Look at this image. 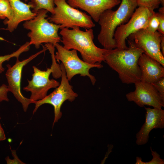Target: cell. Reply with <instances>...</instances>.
<instances>
[{"label": "cell", "instance_id": "cell-1", "mask_svg": "<svg viewBox=\"0 0 164 164\" xmlns=\"http://www.w3.org/2000/svg\"><path fill=\"white\" fill-rule=\"evenodd\" d=\"M129 46L125 49L117 48L107 50L103 55L104 61L117 72L121 82L129 84L140 81L141 72L138 59L144 51L132 40H128Z\"/></svg>", "mask_w": 164, "mask_h": 164}, {"label": "cell", "instance_id": "cell-2", "mask_svg": "<svg viewBox=\"0 0 164 164\" xmlns=\"http://www.w3.org/2000/svg\"><path fill=\"white\" fill-rule=\"evenodd\" d=\"M61 30L60 42L64 48L78 51L80 53L83 60L90 64L101 63L104 61L103 55L107 49L99 48L94 44L92 28L83 31L80 27L75 26L72 29L64 28Z\"/></svg>", "mask_w": 164, "mask_h": 164}, {"label": "cell", "instance_id": "cell-3", "mask_svg": "<svg viewBox=\"0 0 164 164\" xmlns=\"http://www.w3.org/2000/svg\"><path fill=\"white\" fill-rule=\"evenodd\" d=\"M137 6L136 0H121L117 10H106L100 15L98 22L101 30L97 39L104 48L111 50L117 48L114 37L115 31L129 20Z\"/></svg>", "mask_w": 164, "mask_h": 164}, {"label": "cell", "instance_id": "cell-4", "mask_svg": "<svg viewBox=\"0 0 164 164\" xmlns=\"http://www.w3.org/2000/svg\"><path fill=\"white\" fill-rule=\"evenodd\" d=\"M44 46L51 54L52 62L51 67L47 68L46 70L42 71L33 66L34 72L32 79L30 80H28V85L23 88L24 91L31 93L30 99L34 101L42 99L47 95L50 89L56 88L60 85V83L57 80L50 79L51 73L53 77L56 79L61 76L60 65L56 63L55 57V46L49 43L45 44Z\"/></svg>", "mask_w": 164, "mask_h": 164}, {"label": "cell", "instance_id": "cell-5", "mask_svg": "<svg viewBox=\"0 0 164 164\" xmlns=\"http://www.w3.org/2000/svg\"><path fill=\"white\" fill-rule=\"evenodd\" d=\"M48 12L41 9L34 18L26 21L23 24L25 29L30 31L27 34L30 39V45H34L36 49L43 43H51L55 46L61 40L58 34L60 26L50 22L46 19Z\"/></svg>", "mask_w": 164, "mask_h": 164}, {"label": "cell", "instance_id": "cell-6", "mask_svg": "<svg viewBox=\"0 0 164 164\" xmlns=\"http://www.w3.org/2000/svg\"><path fill=\"white\" fill-rule=\"evenodd\" d=\"M54 3L56 5L54 12L47 19L50 22L59 25L60 29L75 26L86 29L95 26L90 15L72 7L67 0H54Z\"/></svg>", "mask_w": 164, "mask_h": 164}, {"label": "cell", "instance_id": "cell-7", "mask_svg": "<svg viewBox=\"0 0 164 164\" xmlns=\"http://www.w3.org/2000/svg\"><path fill=\"white\" fill-rule=\"evenodd\" d=\"M55 47L57 50L55 54V58L61 62L65 69L66 77L69 81L74 76L80 74L81 76L88 77L92 84L94 85L96 80L94 76L90 74L89 70L93 68L103 67L101 63H88L79 58L76 50H67L58 43L55 44Z\"/></svg>", "mask_w": 164, "mask_h": 164}, {"label": "cell", "instance_id": "cell-8", "mask_svg": "<svg viewBox=\"0 0 164 164\" xmlns=\"http://www.w3.org/2000/svg\"><path fill=\"white\" fill-rule=\"evenodd\" d=\"M61 70V81L59 86L51 93L47 95L41 100L36 101L33 114L35 113L38 109L44 104L52 105L54 108V120L53 125L61 118L62 113L61 108L63 103L66 101L70 102L74 101L77 97V94L73 90L67 79L63 65H60Z\"/></svg>", "mask_w": 164, "mask_h": 164}, {"label": "cell", "instance_id": "cell-9", "mask_svg": "<svg viewBox=\"0 0 164 164\" xmlns=\"http://www.w3.org/2000/svg\"><path fill=\"white\" fill-rule=\"evenodd\" d=\"M152 13L146 7L139 6L135 9L132 16L126 23L117 28L114 37L117 48L121 50L127 48L126 40L127 38L141 29H147Z\"/></svg>", "mask_w": 164, "mask_h": 164}, {"label": "cell", "instance_id": "cell-10", "mask_svg": "<svg viewBox=\"0 0 164 164\" xmlns=\"http://www.w3.org/2000/svg\"><path fill=\"white\" fill-rule=\"evenodd\" d=\"M43 47V50L22 61H20L19 58H16L15 63L12 66L9 64L6 66L8 69L5 76L8 84L9 91L11 92L16 99L21 103L25 112L26 111L30 104H35L36 101L25 97L21 93V83L22 70L23 67L31 61L47 50L44 46Z\"/></svg>", "mask_w": 164, "mask_h": 164}, {"label": "cell", "instance_id": "cell-11", "mask_svg": "<svg viewBox=\"0 0 164 164\" xmlns=\"http://www.w3.org/2000/svg\"><path fill=\"white\" fill-rule=\"evenodd\" d=\"M162 35L158 31L152 32L146 29H141L128 36L129 40L141 48L146 53L154 59L164 67V56L160 49Z\"/></svg>", "mask_w": 164, "mask_h": 164}, {"label": "cell", "instance_id": "cell-12", "mask_svg": "<svg viewBox=\"0 0 164 164\" xmlns=\"http://www.w3.org/2000/svg\"><path fill=\"white\" fill-rule=\"evenodd\" d=\"M134 84L135 90L126 95L128 101L134 102L141 107L147 105L161 108L164 107V100L152 84L139 81Z\"/></svg>", "mask_w": 164, "mask_h": 164}, {"label": "cell", "instance_id": "cell-13", "mask_svg": "<svg viewBox=\"0 0 164 164\" xmlns=\"http://www.w3.org/2000/svg\"><path fill=\"white\" fill-rule=\"evenodd\" d=\"M145 121L136 135V143L138 145L146 144L149 139V134L154 129L164 128V110L161 108H146Z\"/></svg>", "mask_w": 164, "mask_h": 164}, {"label": "cell", "instance_id": "cell-14", "mask_svg": "<svg viewBox=\"0 0 164 164\" xmlns=\"http://www.w3.org/2000/svg\"><path fill=\"white\" fill-rule=\"evenodd\" d=\"M71 7L87 12L95 22H98L101 14L111 9L121 2L120 0H67Z\"/></svg>", "mask_w": 164, "mask_h": 164}, {"label": "cell", "instance_id": "cell-15", "mask_svg": "<svg viewBox=\"0 0 164 164\" xmlns=\"http://www.w3.org/2000/svg\"><path fill=\"white\" fill-rule=\"evenodd\" d=\"M138 64L141 72V81L152 84L164 77V67L144 53L140 56Z\"/></svg>", "mask_w": 164, "mask_h": 164}, {"label": "cell", "instance_id": "cell-16", "mask_svg": "<svg viewBox=\"0 0 164 164\" xmlns=\"http://www.w3.org/2000/svg\"><path fill=\"white\" fill-rule=\"evenodd\" d=\"M9 1L13 11L14 17L11 21L6 19L4 23L7 26L6 29L12 32L16 29L20 22L34 18L37 13L33 12L31 10L32 6L29 3L27 4L20 0Z\"/></svg>", "mask_w": 164, "mask_h": 164}, {"label": "cell", "instance_id": "cell-17", "mask_svg": "<svg viewBox=\"0 0 164 164\" xmlns=\"http://www.w3.org/2000/svg\"><path fill=\"white\" fill-rule=\"evenodd\" d=\"M30 3L32 5V11L37 13L41 9H44L50 12H54V0H31Z\"/></svg>", "mask_w": 164, "mask_h": 164}, {"label": "cell", "instance_id": "cell-18", "mask_svg": "<svg viewBox=\"0 0 164 164\" xmlns=\"http://www.w3.org/2000/svg\"><path fill=\"white\" fill-rule=\"evenodd\" d=\"M29 42H27L21 46L16 51L11 54L0 56V74L4 71L5 69L2 66V63L5 61H8L13 57L19 58V56L23 53L28 51L30 48Z\"/></svg>", "mask_w": 164, "mask_h": 164}, {"label": "cell", "instance_id": "cell-19", "mask_svg": "<svg viewBox=\"0 0 164 164\" xmlns=\"http://www.w3.org/2000/svg\"><path fill=\"white\" fill-rule=\"evenodd\" d=\"M0 17L1 19L6 18L8 21L13 19L14 12L9 0H0Z\"/></svg>", "mask_w": 164, "mask_h": 164}, {"label": "cell", "instance_id": "cell-20", "mask_svg": "<svg viewBox=\"0 0 164 164\" xmlns=\"http://www.w3.org/2000/svg\"><path fill=\"white\" fill-rule=\"evenodd\" d=\"M136 2L137 6L146 7L152 13L161 4L160 0H136Z\"/></svg>", "mask_w": 164, "mask_h": 164}, {"label": "cell", "instance_id": "cell-21", "mask_svg": "<svg viewBox=\"0 0 164 164\" xmlns=\"http://www.w3.org/2000/svg\"><path fill=\"white\" fill-rule=\"evenodd\" d=\"M159 24V19L157 12L154 11L149 20L146 29L152 32H155L158 30Z\"/></svg>", "mask_w": 164, "mask_h": 164}, {"label": "cell", "instance_id": "cell-22", "mask_svg": "<svg viewBox=\"0 0 164 164\" xmlns=\"http://www.w3.org/2000/svg\"><path fill=\"white\" fill-rule=\"evenodd\" d=\"M150 150L153 157L151 160L146 162L142 161L141 164H164V160L161 158L160 155L156 152L153 151L151 147Z\"/></svg>", "mask_w": 164, "mask_h": 164}, {"label": "cell", "instance_id": "cell-23", "mask_svg": "<svg viewBox=\"0 0 164 164\" xmlns=\"http://www.w3.org/2000/svg\"><path fill=\"white\" fill-rule=\"evenodd\" d=\"M152 84L164 100V77Z\"/></svg>", "mask_w": 164, "mask_h": 164}, {"label": "cell", "instance_id": "cell-24", "mask_svg": "<svg viewBox=\"0 0 164 164\" xmlns=\"http://www.w3.org/2000/svg\"><path fill=\"white\" fill-rule=\"evenodd\" d=\"M159 19V24L158 31L162 35H164V6H162L159 9L157 12Z\"/></svg>", "mask_w": 164, "mask_h": 164}, {"label": "cell", "instance_id": "cell-25", "mask_svg": "<svg viewBox=\"0 0 164 164\" xmlns=\"http://www.w3.org/2000/svg\"><path fill=\"white\" fill-rule=\"evenodd\" d=\"M11 150L12 156L13 157V159H11L9 156L6 157L5 159L7 164H25L19 159L16 154V151L15 150L11 149Z\"/></svg>", "mask_w": 164, "mask_h": 164}, {"label": "cell", "instance_id": "cell-26", "mask_svg": "<svg viewBox=\"0 0 164 164\" xmlns=\"http://www.w3.org/2000/svg\"><path fill=\"white\" fill-rule=\"evenodd\" d=\"M9 92L8 86L3 84L0 87V102L3 101H8L7 93Z\"/></svg>", "mask_w": 164, "mask_h": 164}, {"label": "cell", "instance_id": "cell-27", "mask_svg": "<svg viewBox=\"0 0 164 164\" xmlns=\"http://www.w3.org/2000/svg\"><path fill=\"white\" fill-rule=\"evenodd\" d=\"M6 139L4 130L0 123V141L5 140Z\"/></svg>", "mask_w": 164, "mask_h": 164}, {"label": "cell", "instance_id": "cell-28", "mask_svg": "<svg viewBox=\"0 0 164 164\" xmlns=\"http://www.w3.org/2000/svg\"><path fill=\"white\" fill-rule=\"evenodd\" d=\"M160 46L161 52L164 56V35L161 36Z\"/></svg>", "mask_w": 164, "mask_h": 164}, {"label": "cell", "instance_id": "cell-29", "mask_svg": "<svg viewBox=\"0 0 164 164\" xmlns=\"http://www.w3.org/2000/svg\"><path fill=\"white\" fill-rule=\"evenodd\" d=\"M161 2V4L162 5V6H164V0H160Z\"/></svg>", "mask_w": 164, "mask_h": 164}, {"label": "cell", "instance_id": "cell-30", "mask_svg": "<svg viewBox=\"0 0 164 164\" xmlns=\"http://www.w3.org/2000/svg\"><path fill=\"white\" fill-rule=\"evenodd\" d=\"M25 2H27L29 0H24Z\"/></svg>", "mask_w": 164, "mask_h": 164}, {"label": "cell", "instance_id": "cell-31", "mask_svg": "<svg viewBox=\"0 0 164 164\" xmlns=\"http://www.w3.org/2000/svg\"><path fill=\"white\" fill-rule=\"evenodd\" d=\"M0 19H1V18H0Z\"/></svg>", "mask_w": 164, "mask_h": 164}]
</instances>
